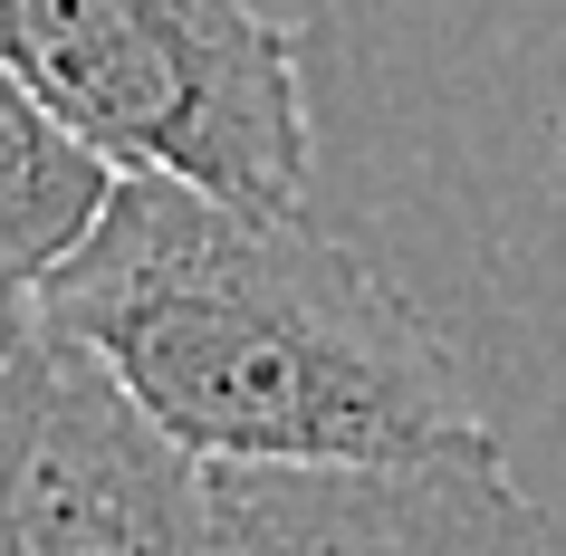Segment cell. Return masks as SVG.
<instances>
[{
    "mask_svg": "<svg viewBox=\"0 0 566 556\" xmlns=\"http://www.w3.org/2000/svg\"><path fill=\"white\" fill-rule=\"evenodd\" d=\"M298 211L413 317L566 537V0H307Z\"/></svg>",
    "mask_w": 566,
    "mask_h": 556,
    "instance_id": "obj_1",
    "label": "cell"
},
{
    "mask_svg": "<svg viewBox=\"0 0 566 556\" xmlns=\"http://www.w3.org/2000/svg\"><path fill=\"white\" fill-rule=\"evenodd\" d=\"M30 317L192 461H394L471 432L413 317L307 211L116 174Z\"/></svg>",
    "mask_w": 566,
    "mask_h": 556,
    "instance_id": "obj_2",
    "label": "cell"
},
{
    "mask_svg": "<svg viewBox=\"0 0 566 556\" xmlns=\"http://www.w3.org/2000/svg\"><path fill=\"white\" fill-rule=\"evenodd\" d=\"M0 67L106 174L298 211V59L260 0H0Z\"/></svg>",
    "mask_w": 566,
    "mask_h": 556,
    "instance_id": "obj_3",
    "label": "cell"
},
{
    "mask_svg": "<svg viewBox=\"0 0 566 556\" xmlns=\"http://www.w3.org/2000/svg\"><path fill=\"white\" fill-rule=\"evenodd\" d=\"M202 461L59 326L0 355V556H192Z\"/></svg>",
    "mask_w": 566,
    "mask_h": 556,
    "instance_id": "obj_4",
    "label": "cell"
},
{
    "mask_svg": "<svg viewBox=\"0 0 566 556\" xmlns=\"http://www.w3.org/2000/svg\"><path fill=\"white\" fill-rule=\"evenodd\" d=\"M192 556H566L480 432L394 461H202Z\"/></svg>",
    "mask_w": 566,
    "mask_h": 556,
    "instance_id": "obj_5",
    "label": "cell"
},
{
    "mask_svg": "<svg viewBox=\"0 0 566 556\" xmlns=\"http://www.w3.org/2000/svg\"><path fill=\"white\" fill-rule=\"evenodd\" d=\"M106 182L116 174H106L96 154L67 145L59 125L20 96V77L0 67V289L30 297L39 279L77 250V231H87L96 202H106Z\"/></svg>",
    "mask_w": 566,
    "mask_h": 556,
    "instance_id": "obj_6",
    "label": "cell"
},
{
    "mask_svg": "<svg viewBox=\"0 0 566 556\" xmlns=\"http://www.w3.org/2000/svg\"><path fill=\"white\" fill-rule=\"evenodd\" d=\"M20 326H30V297H10V289H0V355H10V336H20Z\"/></svg>",
    "mask_w": 566,
    "mask_h": 556,
    "instance_id": "obj_7",
    "label": "cell"
}]
</instances>
